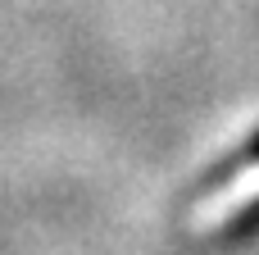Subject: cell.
<instances>
[{"mask_svg": "<svg viewBox=\"0 0 259 255\" xmlns=\"http://www.w3.org/2000/svg\"><path fill=\"white\" fill-rule=\"evenodd\" d=\"M259 201V164H246L223 192H214L200 210H196V228H214V224H228L232 214H241L246 205Z\"/></svg>", "mask_w": 259, "mask_h": 255, "instance_id": "6da1fadb", "label": "cell"}]
</instances>
